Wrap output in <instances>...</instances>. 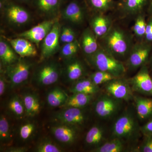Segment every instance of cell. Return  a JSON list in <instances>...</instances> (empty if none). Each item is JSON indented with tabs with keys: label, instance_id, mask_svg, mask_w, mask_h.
<instances>
[{
	"label": "cell",
	"instance_id": "cell-11",
	"mask_svg": "<svg viewBox=\"0 0 152 152\" xmlns=\"http://www.w3.org/2000/svg\"><path fill=\"white\" fill-rule=\"evenodd\" d=\"M106 42L112 54L124 56L128 51L127 40L121 30H112L107 36Z\"/></svg>",
	"mask_w": 152,
	"mask_h": 152
},
{
	"label": "cell",
	"instance_id": "cell-15",
	"mask_svg": "<svg viewBox=\"0 0 152 152\" xmlns=\"http://www.w3.org/2000/svg\"><path fill=\"white\" fill-rule=\"evenodd\" d=\"M106 130L100 125L93 126L89 130L85 137V143L92 149L98 148L103 144L106 140Z\"/></svg>",
	"mask_w": 152,
	"mask_h": 152
},
{
	"label": "cell",
	"instance_id": "cell-36",
	"mask_svg": "<svg viewBox=\"0 0 152 152\" xmlns=\"http://www.w3.org/2000/svg\"><path fill=\"white\" fill-rule=\"evenodd\" d=\"M75 34L73 30L69 27L65 26L61 29L60 39L64 44L69 43L75 40Z\"/></svg>",
	"mask_w": 152,
	"mask_h": 152
},
{
	"label": "cell",
	"instance_id": "cell-34",
	"mask_svg": "<svg viewBox=\"0 0 152 152\" xmlns=\"http://www.w3.org/2000/svg\"><path fill=\"white\" fill-rule=\"evenodd\" d=\"M36 151L38 152H61L62 150L56 144L48 140H45L38 144Z\"/></svg>",
	"mask_w": 152,
	"mask_h": 152
},
{
	"label": "cell",
	"instance_id": "cell-12",
	"mask_svg": "<svg viewBox=\"0 0 152 152\" xmlns=\"http://www.w3.org/2000/svg\"><path fill=\"white\" fill-rule=\"evenodd\" d=\"M3 8L7 19L13 24L22 25L26 23L30 19V15L27 10L15 3L7 0Z\"/></svg>",
	"mask_w": 152,
	"mask_h": 152
},
{
	"label": "cell",
	"instance_id": "cell-33",
	"mask_svg": "<svg viewBox=\"0 0 152 152\" xmlns=\"http://www.w3.org/2000/svg\"><path fill=\"white\" fill-rule=\"evenodd\" d=\"M79 46L76 41L65 44L61 50V55L65 58H70L78 51Z\"/></svg>",
	"mask_w": 152,
	"mask_h": 152
},
{
	"label": "cell",
	"instance_id": "cell-28",
	"mask_svg": "<svg viewBox=\"0 0 152 152\" xmlns=\"http://www.w3.org/2000/svg\"><path fill=\"white\" fill-rule=\"evenodd\" d=\"M91 25L94 33L98 37L104 36L108 31V20L102 16H98L94 18L92 21Z\"/></svg>",
	"mask_w": 152,
	"mask_h": 152
},
{
	"label": "cell",
	"instance_id": "cell-32",
	"mask_svg": "<svg viewBox=\"0 0 152 152\" xmlns=\"http://www.w3.org/2000/svg\"><path fill=\"white\" fill-rule=\"evenodd\" d=\"M35 130L36 126L34 123H26L20 127L19 136L23 140H28L32 137Z\"/></svg>",
	"mask_w": 152,
	"mask_h": 152
},
{
	"label": "cell",
	"instance_id": "cell-37",
	"mask_svg": "<svg viewBox=\"0 0 152 152\" xmlns=\"http://www.w3.org/2000/svg\"><path fill=\"white\" fill-rule=\"evenodd\" d=\"M147 25L142 17L137 19L134 27V31L137 35L142 37L145 35L146 29Z\"/></svg>",
	"mask_w": 152,
	"mask_h": 152
},
{
	"label": "cell",
	"instance_id": "cell-45",
	"mask_svg": "<svg viewBox=\"0 0 152 152\" xmlns=\"http://www.w3.org/2000/svg\"><path fill=\"white\" fill-rule=\"evenodd\" d=\"M62 1H63V0H62Z\"/></svg>",
	"mask_w": 152,
	"mask_h": 152
},
{
	"label": "cell",
	"instance_id": "cell-31",
	"mask_svg": "<svg viewBox=\"0 0 152 152\" xmlns=\"http://www.w3.org/2000/svg\"><path fill=\"white\" fill-rule=\"evenodd\" d=\"M11 138L10 126L8 121L4 115L0 117V140L2 142H7Z\"/></svg>",
	"mask_w": 152,
	"mask_h": 152
},
{
	"label": "cell",
	"instance_id": "cell-26",
	"mask_svg": "<svg viewBox=\"0 0 152 152\" xmlns=\"http://www.w3.org/2000/svg\"><path fill=\"white\" fill-rule=\"evenodd\" d=\"M126 150V144L120 139L113 138L101 146L91 150L93 152H122Z\"/></svg>",
	"mask_w": 152,
	"mask_h": 152
},
{
	"label": "cell",
	"instance_id": "cell-24",
	"mask_svg": "<svg viewBox=\"0 0 152 152\" xmlns=\"http://www.w3.org/2000/svg\"><path fill=\"white\" fill-rule=\"evenodd\" d=\"M93 96L81 93L73 94L69 96L67 100L63 107L64 108H84L91 102Z\"/></svg>",
	"mask_w": 152,
	"mask_h": 152
},
{
	"label": "cell",
	"instance_id": "cell-2",
	"mask_svg": "<svg viewBox=\"0 0 152 152\" xmlns=\"http://www.w3.org/2000/svg\"><path fill=\"white\" fill-rule=\"evenodd\" d=\"M91 64L98 71H103L111 74L116 77H121L126 72V68L110 53L102 50H98L89 56Z\"/></svg>",
	"mask_w": 152,
	"mask_h": 152
},
{
	"label": "cell",
	"instance_id": "cell-20",
	"mask_svg": "<svg viewBox=\"0 0 152 152\" xmlns=\"http://www.w3.org/2000/svg\"><path fill=\"white\" fill-rule=\"evenodd\" d=\"M149 54V49L146 47H137L133 50L129 58L128 63L130 67L137 69L144 64Z\"/></svg>",
	"mask_w": 152,
	"mask_h": 152
},
{
	"label": "cell",
	"instance_id": "cell-14",
	"mask_svg": "<svg viewBox=\"0 0 152 152\" xmlns=\"http://www.w3.org/2000/svg\"><path fill=\"white\" fill-rule=\"evenodd\" d=\"M10 45L21 58L35 56L37 54V49L33 43L25 38L19 37L8 39Z\"/></svg>",
	"mask_w": 152,
	"mask_h": 152
},
{
	"label": "cell",
	"instance_id": "cell-13",
	"mask_svg": "<svg viewBox=\"0 0 152 152\" xmlns=\"http://www.w3.org/2000/svg\"><path fill=\"white\" fill-rule=\"evenodd\" d=\"M51 131L58 141L65 145H69L73 143L77 135V128L64 124H61L53 126Z\"/></svg>",
	"mask_w": 152,
	"mask_h": 152
},
{
	"label": "cell",
	"instance_id": "cell-38",
	"mask_svg": "<svg viewBox=\"0 0 152 152\" xmlns=\"http://www.w3.org/2000/svg\"><path fill=\"white\" fill-rule=\"evenodd\" d=\"M93 7L98 10H105L108 8L112 0H89Z\"/></svg>",
	"mask_w": 152,
	"mask_h": 152
},
{
	"label": "cell",
	"instance_id": "cell-29",
	"mask_svg": "<svg viewBox=\"0 0 152 152\" xmlns=\"http://www.w3.org/2000/svg\"><path fill=\"white\" fill-rule=\"evenodd\" d=\"M8 107L10 111L18 118H21L26 114L23 99L17 95H15L11 98L9 101Z\"/></svg>",
	"mask_w": 152,
	"mask_h": 152
},
{
	"label": "cell",
	"instance_id": "cell-23",
	"mask_svg": "<svg viewBox=\"0 0 152 152\" xmlns=\"http://www.w3.org/2000/svg\"><path fill=\"white\" fill-rule=\"evenodd\" d=\"M69 96L59 87L52 89L47 96V102L52 107H63L67 100Z\"/></svg>",
	"mask_w": 152,
	"mask_h": 152
},
{
	"label": "cell",
	"instance_id": "cell-43",
	"mask_svg": "<svg viewBox=\"0 0 152 152\" xmlns=\"http://www.w3.org/2000/svg\"><path fill=\"white\" fill-rule=\"evenodd\" d=\"M28 149L25 147H13L7 150L9 152H25L27 151Z\"/></svg>",
	"mask_w": 152,
	"mask_h": 152
},
{
	"label": "cell",
	"instance_id": "cell-18",
	"mask_svg": "<svg viewBox=\"0 0 152 152\" xmlns=\"http://www.w3.org/2000/svg\"><path fill=\"white\" fill-rule=\"evenodd\" d=\"M99 86L95 85L90 78H82L75 82L70 90L73 94L81 93L86 94L94 95L99 91Z\"/></svg>",
	"mask_w": 152,
	"mask_h": 152
},
{
	"label": "cell",
	"instance_id": "cell-25",
	"mask_svg": "<svg viewBox=\"0 0 152 152\" xmlns=\"http://www.w3.org/2000/svg\"><path fill=\"white\" fill-rule=\"evenodd\" d=\"M41 12L48 15L55 14L59 10L62 0H32Z\"/></svg>",
	"mask_w": 152,
	"mask_h": 152
},
{
	"label": "cell",
	"instance_id": "cell-27",
	"mask_svg": "<svg viewBox=\"0 0 152 152\" xmlns=\"http://www.w3.org/2000/svg\"><path fill=\"white\" fill-rule=\"evenodd\" d=\"M83 50L88 56L94 53L98 50L97 42L94 35L89 30L85 31L82 38Z\"/></svg>",
	"mask_w": 152,
	"mask_h": 152
},
{
	"label": "cell",
	"instance_id": "cell-6",
	"mask_svg": "<svg viewBox=\"0 0 152 152\" xmlns=\"http://www.w3.org/2000/svg\"><path fill=\"white\" fill-rule=\"evenodd\" d=\"M61 74L58 64L53 61L48 62L38 68L35 74V80L39 86H47L56 83Z\"/></svg>",
	"mask_w": 152,
	"mask_h": 152
},
{
	"label": "cell",
	"instance_id": "cell-44",
	"mask_svg": "<svg viewBox=\"0 0 152 152\" xmlns=\"http://www.w3.org/2000/svg\"><path fill=\"white\" fill-rule=\"evenodd\" d=\"M16 1H18L19 2H29L31 0H16Z\"/></svg>",
	"mask_w": 152,
	"mask_h": 152
},
{
	"label": "cell",
	"instance_id": "cell-30",
	"mask_svg": "<svg viewBox=\"0 0 152 152\" xmlns=\"http://www.w3.org/2000/svg\"><path fill=\"white\" fill-rule=\"evenodd\" d=\"M116 78L117 77L109 73L98 70L93 73L90 77L92 81L95 85L98 86L100 85H104Z\"/></svg>",
	"mask_w": 152,
	"mask_h": 152
},
{
	"label": "cell",
	"instance_id": "cell-17",
	"mask_svg": "<svg viewBox=\"0 0 152 152\" xmlns=\"http://www.w3.org/2000/svg\"><path fill=\"white\" fill-rule=\"evenodd\" d=\"M63 14L66 20L73 23H80L83 20V10L79 3L76 1L69 3L64 9Z\"/></svg>",
	"mask_w": 152,
	"mask_h": 152
},
{
	"label": "cell",
	"instance_id": "cell-19",
	"mask_svg": "<svg viewBox=\"0 0 152 152\" xmlns=\"http://www.w3.org/2000/svg\"><path fill=\"white\" fill-rule=\"evenodd\" d=\"M84 72L83 66L78 60H71L66 66L65 75L69 81L75 83L83 78Z\"/></svg>",
	"mask_w": 152,
	"mask_h": 152
},
{
	"label": "cell",
	"instance_id": "cell-7",
	"mask_svg": "<svg viewBox=\"0 0 152 152\" xmlns=\"http://www.w3.org/2000/svg\"><path fill=\"white\" fill-rule=\"evenodd\" d=\"M61 31L60 24L57 21L43 40L41 48V61L49 58L58 50Z\"/></svg>",
	"mask_w": 152,
	"mask_h": 152
},
{
	"label": "cell",
	"instance_id": "cell-5",
	"mask_svg": "<svg viewBox=\"0 0 152 152\" xmlns=\"http://www.w3.org/2000/svg\"><path fill=\"white\" fill-rule=\"evenodd\" d=\"M106 93L123 101L129 102L134 100L133 91L128 80L121 77L113 79L104 85Z\"/></svg>",
	"mask_w": 152,
	"mask_h": 152
},
{
	"label": "cell",
	"instance_id": "cell-4",
	"mask_svg": "<svg viewBox=\"0 0 152 152\" xmlns=\"http://www.w3.org/2000/svg\"><path fill=\"white\" fill-rule=\"evenodd\" d=\"M33 66V63L21 58L16 62L7 66L6 74L11 88L18 87L26 82Z\"/></svg>",
	"mask_w": 152,
	"mask_h": 152
},
{
	"label": "cell",
	"instance_id": "cell-1",
	"mask_svg": "<svg viewBox=\"0 0 152 152\" xmlns=\"http://www.w3.org/2000/svg\"><path fill=\"white\" fill-rule=\"evenodd\" d=\"M136 110L127 109L117 118L112 128L113 138L120 139L126 145H134L141 136V129Z\"/></svg>",
	"mask_w": 152,
	"mask_h": 152
},
{
	"label": "cell",
	"instance_id": "cell-21",
	"mask_svg": "<svg viewBox=\"0 0 152 152\" xmlns=\"http://www.w3.org/2000/svg\"><path fill=\"white\" fill-rule=\"evenodd\" d=\"M24 104L26 115L28 117H33L37 115L41 110V104L37 95L28 93L24 95L23 98Z\"/></svg>",
	"mask_w": 152,
	"mask_h": 152
},
{
	"label": "cell",
	"instance_id": "cell-3",
	"mask_svg": "<svg viewBox=\"0 0 152 152\" xmlns=\"http://www.w3.org/2000/svg\"><path fill=\"white\" fill-rule=\"evenodd\" d=\"M123 102L107 93L101 95L94 103L95 114L102 119H110L120 111Z\"/></svg>",
	"mask_w": 152,
	"mask_h": 152
},
{
	"label": "cell",
	"instance_id": "cell-16",
	"mask_svg": "<svg viewBox=\"0 0 152 152\" xmlns=\"http://www.w3.org/2000/svg\"><path fill=\"white\" fill-rule=\"evenodd\" d=\"M134 100L139 119L145 121L152 117V99L134 96Z\"/></svg>",
	"mask_w": 152,
	"mask_h": 152
},
{
	"label": "cell",
	"instance_id": "cell-39",
	"mask_svg": "<svg viewBox=\"0 0 152 152\" xmlns=\"http://www.w3.org/2000/svg\"><path fill=\"white\" fill-rule=\"evenodd\" d=\"M139 151L141 152H152V134L146 136Z\"/></svg>",
	"mask_w": 152,
	"mask_h": 152
},
{
	"label": "cell",
	"instance_id": "cell-41",
	"mask_svg": "<svg viewBox=\"0 0 152 152\" xmlns=\"http://www.w3.org/2000/svg\"><path fill=\"white\" fill-rule=\"evenodd\" d=\"M7 80L3 75L0 77V96H1L4 94L7 88Z\"/></svg>",
	"mask_w": 152,
	"mask_h": 152
},
{
	"label": "cell",
	"instance_id": "cell-40",
	"mask_svg": "<svg viewBox=\"0 0 152 152\" xmlns=\"http://www.w3.org/2000/svg\"><path fill=\"white\" fill-rule=\"evenodd\" d=\"M142 133L145 136L152 134V119L141 128Z\"/></svg>",
	"mask_w": 152,
	"mask_h": 152
},
{
	"label": "cell",
	"instance_id": "cell-10",
	"mask_svg": "<svg viewBox=\"0 0 152 152\" xmlns=\"http://www.w3.org/2000/svg\"><path fill=\"white\" fill-rule=\"evenodd\" d=\"M57 21L56 19L45 21L30 29L19 34L18 36V37L27 39L38 45L45 38Z\"/></svg>",
	"mask_w": 152,
	"mask_h": 152
},
{
	"label": "cell",
	"instance_id": "cell-8",
	"mask_svg": "<svg viewBox=\"0 0 152 152\" xmlns=\"http://www.w3.org/2000/svg\"><path fill=\"white\" fill-rule=\"evenodd\" d=\"M54 117L60 124L70 125L76 128L83 126L87 118L83 108L75 107L65 108L57 113Z\"/></svg>",
	"mask_w": 152,
	"mask_h": 152
},
{
	"label": "cell",
	"instance_id": "cell-35",
	"mask_svg": "<svg viewBox=\"0 0 152 152\" xmlns=\"http://www.w3.org/2000/svg\"><path fill=\"white\" fill-rule=\"evenodd\" d=\"M146 0H124V7L131 12H138L142 8Z\"/></svg>",
	"mask_w": 152,
	"mask_h": 152
},
{
	"label": "cell",
	"instance_id": "cell-22",
	"mask_svg": "<svg viewBox=\"0 0 152 152\" xmlns=\"http://www.w3.org/2000/svg\"><path fill=\"white\" fill-rule=\"evenodd\" d=\"M0 59L3 64L6 66L16 62L19 59L11 45L2 39L0 41Z\"/></svg>",
	"mask_w": 152,
	"mask_h": 152
},
{
	"label": "cell",
	"instance_id": "cell-42",
	"mask_svg": "<svg viewBox=\"0 0 152 152\" xmlns=\"http://www.w3.org/2000/svg\"><path fill=\"white\" fill-rule=\"evenodd\" d=\"M145 35L148 41H152V21L150 22L147 25Z\"/></svg>",
	"mask_w": 152,
	"mask_h": 152
},
{
	"label": "cell",
	"instance_id": "cell-9",
	"mask_svg": "<svg viewBox=\"0 0 152 152\" xmlns=\"http://www.w3.org/2000/svg\"><path fill=\"white\" fill-rule=\"evenodd\" d=\"M133 91L152 96V79L146 67H143L137 75L128 80Z\"/></svg>",
	"mask_w": 152,
	"mask_h": 152
}]
</instances>
